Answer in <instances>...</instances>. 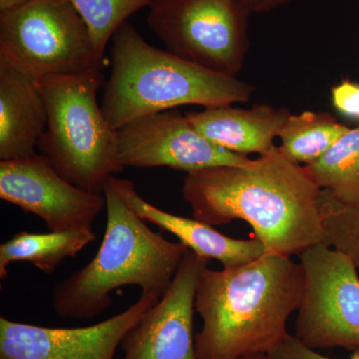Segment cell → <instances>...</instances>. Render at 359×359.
<instances>
[{
  "label": "cell",
  "mask_w": 359,
  "mask_h": 359,
  "mask_svg": "<svg viewBox=\"0 0 359 359\" xmlns=\"http://www.w3.org/2000/svg\"><path fill=\"white\" fill-rule=\"evenodd\" d=\"M46 126L36 80L0 65V161L34 155Z\"/></svg>",
  "instance_id": "obj_15"
},
{
  "label": "cell",
  "mask_w": 359,
  "mask_h": 359,
  "mask_svg": "<svg viewBox=\"0 0 359 359\" xmlns=\"http://www.w3.org/2000/svg\"><path fill=\"white\" fill-rule=\"evenodd\" d=\"M103 57L72 0H33L0 13V65L36 81L102 69Z\"/></svg>",
  "instance_id": "obj_6"
},
{
  "label": "cell",
  "mask_w": 359,
  "mask_h": 359,
  "mask_svg": "<svg viewBox=\"0 0 359 359\" xmlns=\"http://www.w3.org/2000/svg\"><path fill=\"white\" fill-rule=\"evenodd\" d=\"M86 21L98 51L102 55L115 32L130 16L155 0H72Z\"/></svg>",
  "instance_id": "obj_20"
},
{
  "label": "cell",
  "mask_w": 359,
  "mask_h": 359,
  "mask_svg": "<svg viewBox=\"0 0 359 359\" xmlns=\"http://www.w3.org/2000/svg\"><path fill=\"white\" fill-rule=\"evenodd\" d=\"M209 259L189 250L157 304L122 340L121 359H198L194 314L198 283Z\"/></svg>",
  "instance_id": "obj_12"
},
{
  "label": "cell",
  "mask_w": 359,
  "mask_h": 359,
  "mask_svg": "<svg viewBox=\"0 0 359 359\" xmlns=\"http://www.w3.org/2000/svg\"><path fill=\"white\" fill-rule=\"evenodd\" d=\"M348 129L328 113L290 114L278 135V148L287 159L304 166L320 159Z\"/></svg>",
  "instance_id": "obj_17"
},
{
  "label": "cell",
  "mask_w": 359,
  "mask_h": 359,
  "mask_svg": "<svg viewBox=\"0 0 359 359\" xmlns=\"http://www.w3.org/2000/svg\"><path fill=\"white\" fill-rule=\"evenodd\" d=\"M304 271L292 257L266 254L249 264L205 269L196 290L202 327L198 359L268 355L290 337V316L302 304Z\"/></svg>",
  "instance_id": "obj_2"
},
{
  "label": "cell",
  "mask_w": 359,
  "mask_h": 359,
  "mask_svg": "<svg viewBox=\"0 0 359 359\" xmlns=\"http://www.w3.org/2000/svg\"><path fill=\"white\" fill-rule=\"evenodd\" d=\"M290 114L287 108L257 104L250 109L207 107L186 116L194 128L219 147L236 154L259 156L275 147L273 142Z\"/></svg>",
  "instance_id": "obj_14"
},
{
  "label": "cell",
  "mask_w": 359,
  "mask_h": 359,
  "mask_svg": "<svg viewBox=\"0 0 359 359\" xmlns=\"http://www.w3.org/2000/svg\"><path fill=\"white\" fill-rule=\"evenodd\" d=\"M102 69L37 80L47 111L39 149L63 178L87 192L104 195L106 183L122 171L117 130L97 101Z\"/></svg>",
  "instance_id": "obj_5"
},
{
  "label": "cell",
  "mask_w": 359,
  "mask_h": 359,
  "mask_svg": "<svg viewBox=\"0 0 359 359\" xmlns=\"http://www.w3.org/2000/svg\"><path fill=\"white\" fill-rule=\"evenodd\" d=\"M111 73L101 109L115 130L184 105H233L250 100L252 85L156 48L128 22L115 32Z\"/></svg>",
  "instance_id": "obj_4"
},
{
  "label": "cell",
  "mask_w": 359,
  "mask_h": 359,
  "mask_svg": "<svg viewBox=\"0 0 359 359\" xmlns=\"http://www.w3.org/2000/svg\"><path fill=\"white\" fill-rule=\"evenodd\" d=\"M323 243L346 255L359 273V205L341 202L328 191L318 198Z\"/></svg>",
  "instance_id": "obj_19"
},
{
  "label": "cell",
  "mask_w": 359,
  "mask_h": 359,
  "mask_svg": "<svg viewBox=\"0 0 359 359\" xmlns=\"http://www.w3.org/2000/svg\"><path fill=\"white\" fill-rule=\"evenodd\" d=\"M0 198L36 215L49 231L92 229L106 208L104 195L73 185L37 153L0 161Z\"/></svg>",
  "instance_id": "obj_11"
},
{
  "label": "cell",
  "mask_w": 359,
  "mask_h": 359,
  "mask_svg": "<svg viewBox=\"0 0 359 359\" xmlns=\"http://www.w3.org/2000/svg\"><path fill=\"white\" fill-rule=\"evenodd\" d=\"M304 289L294 337L314 349L359 348V275L353 262L320 243L302 252Z\"/></svg>",
  "instance_id": "obj_8"
},
{
  "label": "cell",
  "mask_w": 359,
  "mask_h": 359,
  "mask_svg": "<svg viewBox=\"0 0 359 359\" xmlns=\"http://www.w3.org/2000/svg\"><path fill=\"white\" fill-rule=\"evenodd\" d=\"M250 160L208 140L186 114L173 109L144 116L117 130V162L122 170L167 167L190 174L214 167L245 166Z\"/></svg>",
  "instance_id": "obj_9"
},
{
  "label": "cell",
  "mask_w": 359,
  "mask_h": 359,
  "mask_svg": "<svg viewBox=\"0 0 359 359\" xmlns=\"http://www.w3.org/2000/svg\"><path fill=\"white\" fill-rule=\"evenodd\" d=\"M269 359H335L318 353L302 344L294 335L290 334L285 341L268 354ZM347 359H359V348Z\"/></svg>",
  "instance_id": "obj_22"
},
{
  "label": "cell",
  "mask_w": 359,
  "mask_h": 359,
  "mask_svg": "<svg viewBox=\"0 0 359 359\" xmlns=\"http://www.w3.org/2000/svg\"><path fill=\"white\" fill-rule=\"evenodd\" d=\"M320 191L306 168L278 146L245 166L187 174L182 186L194 218L211 226L244 221L266 254L287 257L323 243Z\"/></svg>",
  "instance_id": "obj_1"
},
{
  "label": "cell",
  "mask_w": 359,
  "mask_h": 359,
  "mask_svg": "<svg viewBox=\"0 0 359 359\" xmlns=\"http://www.w3.org/2000/svg\"><path fill=\"white\" fill-rule=\"evenodd\" d=\"M332 102L341 114L359 119V83L344 80L332 89Z\"/></svg>",
  "instance_id": "obj_21"
},
{
  "label": "cell",
  "mask_w": 359,
  "mask_h": 359,
  "mask_svg": "<svg viewBox=\"0 0 359 359\" xmlns=\"http://www.w3.org/2000/svg\"><path fill=\"white\" fill-rule=\"evenodd\" d=\"M160 297L141 292L128 309L82 327H48L0 318V359H114L129 330Z\"/></svg>",
  "instance_id": "obj_10"
},
{
  "label": "cell",
  "mask_w": 359,
  "mask_h": 359,
  "mask_svg": "<svg viewBox=\"0 0 359 359\" xmlns=\"http://www.w3.org/2000/svg\"><path fill=\"white\" fill-rule=\"evenodd\" d=\"M112 177L104 189L107 219L98 252L52 290V306L61 318H95L112 304L111 294L126 285L161 299L188 252L183 243L151 230L123 199Z\"/></svg>",
  "instance_id": "obj_3"
},
{
  "label": "cell",
  "mask_w": 359,
  "mask_h": 359,
  "mask_svg": "<svg viewBox=\"0 0 359 359\" xmlns=\"http://www.w3.org/2000/svg\"><path fill=\"white\" fill-rule=\"evenodd\" d=\"M96 238L93 229L45 233L20 231L0 245V280H6L7 269L16 262H27L51 275L66 259L76 257Z\"/></svg>",
  "instance_id": "obj_16"
},
{
  "label": "cell",
  "mask_w": 359,
  "mask_h": 359,
  "mask_svg": "<svg viewBox=\"0 0 359 359\" xmlns=\"http://www.w3.org/2000/svg\"><path fill=\"white\" fill-rule=\"evenodd\" d=\"M241 359H269L268 355H256L250 356V358H244Z\"/></svg>",
  "instance_id": "obj_25"
},
{
  "label": "cell",
  "mask_w": 359,
  "mask_h": 359,
  "mask_svg": "<svg viewBox=\"0 0 359 359\" xmlns=\"http://www.w3.org/2000/svg\"><path fill=\"white\" fill-rule=\"evenodd\" d=\"M320 190L348 205H359V127L348 129L320 159L304 165Z\"/></svg>",
  "instance_id": "obj_18"
},
{
  "label": "cell",
  "mask_w": 359,
  "mask_h": 359,
  "mask_svg": "<svg viewBox=\"0 0 359 359\" xmlns=\"http://www.w3.org/2000/svg\"><path fill=\"white\" fill-rule=\"evenodd\" d=\"M149 8V27L168 51L237 77L249 50L250 14L235 0H155Z\"/></svg>",
  "instance_id": "obj_7"
},
{
  "label": "cell",
  "mask_w": 359,
  "mask_h": 359,
  "mask_svg": "<svg viewBox=\"0 0 359 359\" xmlns=\"http://www.w3.org/2000/svg\"><path fill=\"white\" fill-rule=\"evenodd\" d=\"M33 0H0V13L11 11L16 7L23 6Z\"/></svg>",
  "instance_id": "obj_24"
},
{
  "label": "cell",
  "mask_w": 359,
  "mask_h": 359,
  "mask_svg": "<svg viewBox=\"0 0 359 359\" xmlns=\"http://www.w3.org/2000/svg\"><path fill=\"white\" fill-rule=\"evenodd\" d=\"M247 13H264L289 4L294 0H235Z\"/></svg>",
  "instance_id": "obj_23"
},
{
  "label": "cell",
  "mask_w": 359,
  "mask_h": 359,
  "mask_svg": "<svg viewBox=\"0 0 359 359\" xmlns=\"http://www.w3.org/2000/svg\"><path fill=\"white\" fill-rule=\"evenodd\" d=\"M112 180L123 199L142 219L172 233L195 254L209 261L216 259L223 268L249 264L266 254L264 245L257 238L240 240L228 237L214 226L199 219L163 211L143 199L135 189L133 182L115 176Z\"/></svg>",
  "instance_id": "obj_13"
}]
</instances>
